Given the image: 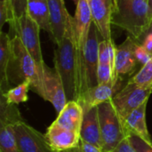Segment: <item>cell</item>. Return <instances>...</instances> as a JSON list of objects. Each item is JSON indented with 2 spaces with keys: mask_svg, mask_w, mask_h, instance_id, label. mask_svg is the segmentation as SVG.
<instances>
[{
  "mask_svg": "<svg viewBox=\"0 0 152 152\" xmlns=\"http://www.w3.org/2000/svg\"><path fill=\"white\" fill-rule=\"evenodd\" d=\"M78 147H79L81 152H104L102 151V149H101L92 143H89L86 141H83L81 139H80Z\"/></svg>",
  "mask_w": 152,
  "mask_h": 152,
  "instance_id": "29",
  "label": "cell"
},
{
  "mask_svg": "<svg viewBox=\"0 0 152 152\" xmlns=\"http://www.w3.org/2000/svg\"><path fill=\"white\" fill-rule=\"evenodd\" d=\"M118 88V84H114L113 82L99 84L86 90L77 102L81 104L84 112H86L94 107H97L100 104L111 100Z\"/></svg>",
  "mask_w": 152,
  "mask_h": 152,
  "instance_id": "14",
  "label": "cell"
},
{
  "mask_svg": "<svg viewBox=\"0 0 152 152\" xmlns=\"http://www.w3.org/2000/svg\"><path fill=\"white\" fill-rule=\"evenodd\" d=\"M61 152H81V151H80L79 147L77 146V147H76V148H73V149H70V150L64 151H61Z\"/></svg>",
  "mask_w": 152,
  "mask_h": 152,
  "instance_id": "31",
  "label": "cell"
},
{
  "mask_svg": "<svg viewBox=\"0 0 152 152\" xmlns=\"http://www.w3.org/2000/svg\"><path fill=\"white\" fill-rule=\"evenodd\" d=\"M147 4H148V7H149V12H150V16L152 19V0H146Z\"/></svg>",
  "mask_w": 152,
  "mask_h": 152,
  "instance_id": "30",
  "label": "cell"
},
{
  "mask_svg": "<svg viewBox=\"0 0 152 152\" xmlns=\"http://www.w3.org/2000/svg\"><path fill=\"white\" fill-rule=\"evenodd\" d=\"M136 43L130 37L118 46L116 47L115 53V65L113 83L118 84L121 76L128 75L134 72L138 62L135 55Z\"/></svg>",
  "mask_w": 152,
  "mask_h": 152,
  "instance_id": "11",
  "label": "cell"
},
{
  "mask_svg": "<svg viewBox=\"0 0 152 152\" xmlns=\"http://www.w3.org/2000/svg\"><path fill=\"white\" fill-rule=\"evenodd\" d=\"M151 93L152 88L141 87L129 80L126 86L112 98L115 108L122 120L125 121L132 111L150 100Z\"/></svg>",
  "mask_w": 152,
  "mask_h": 152,
  "instance_id": "7",
  "label": "cell"
},
{
  "mask_svg": "<svg viewBox=\"0 0 152 152\" xmlns=\"http://www.w3.org/2000/svg\"><path fill=\"white\" fill-rule=\"evenodd\" d=\"M143 88H152V58L130 79Z\"/></svg>",
  "mask_w": 152,
  "mask_h": 152,
  "instance_id": "22",
  "label": "cell"
},
{
  "mask_svg": "<svg viewBox=\"0 0 152 152\" xmlns=\"http://www.w3.org/2000/svg\"><path fill=\"white\" fill-rule=\"evenodd\" d=\"M97 79L98 85L113 82V69L110 64H98Z\"/></svg>",
  "mask_w": 152,
  "mask_h": 152,
  "instance_id": "23",
  "label": "cell"
},
{
  "mask_svg": "<svg viewBox=\"0 0 152 152\" xmlns=\"http://www.w3.org/2000/svg\"><path fill=\"white\" fill-rule=\"evenodd\" d=\"M134 41L137 45H142L152 54V19L141 36Z\"/></svg>",
  "mask_w": 152,
  "mask_h": 152,
  "instance_id": "24",
  "label": "cell"
},
{
  "mask_svg": "<svg viewBox=\"0 0 152 152\" xmlns=\"http://www.w3.org/2000/svg\"><path fill=\"white\" fill-rule=\"evenodd\" d=\"M137 45V44H136ZM135 55L138 62L142 64V66L145 65L152 58V54L142 45H137L135 49Z\"/></svg>",
  "mask_w": 152,
  "mask_h": 152,
  "instance_id": "27",
  "label": "cell"
},
{
  "mask_svg": "<svg viewBox=\"0 0 152 152\" xmlns=\"http://www.w3.org/2000/svg\"><path fill=\"white\" fill-rule=\"evenodd\" d=\"M53 62L54 69L63 84L68 102L77 101L81 94V70L71 16L63 37L54 50Z\"/></svg>",
  "mask_w": 152,
  "mask_h": 152,
  "instance_id": "1",
  "label": "cell"
},
{
  "mask_svg": "<svg viewBox=\"0 0 152 152\" xmlns=\"http://www.w3.org/2000/svg\"><path fill=\"white\" fill-rule=\"evenodd\" d=\"M53 34L51 38L57 45L63 37L68 20L70 17L64 0H47Z\"/></svg>",
  "mask_w": 152,
  "mask_h": 152,
  "instance_id": "15",
  "label": "cell"
},
{
  "mask_svg": "<svg viewBox=\"0 0 152 152\" xmlns=\"http://www.w3.org/2000/svg\"><path fill=\"white\" fill-rule=\"evenodd\" d=\"M42 95L41 97L47 102H50L59 113L68 102L63 84L55 69L49 68L44 64L41 74Z\"/></svg>",
  "mask_w": 152,
  "mask_h": 152,
  "instance_id": "9",
  "label": "cell"
},
{
  "mask_svg": "<svg viewBox=\"0 0 152 152\" xmlns=\"http://www.w3.org/2000/svg\"><path fill=\"white\" fill-rule=\"evenodd\" d=\"M100 36V32L93 22L90 27L84 53L83 94L89 88L98 85L97 69L99 64V44L101 42Z\"/></svg>",
  "mask_w": 152,
  "mask_h": 152,
  "instance_id": "8",
  "label": "cell"
},
{
  "mask_svg": "<svg viewBox=\"0 0 152 152\" xmlns=\"http://www.w3.org/2000/svg\"><path fill=\"white\" fill-rule=\"evenodd\" d=\"M72 1H74V2H75V3H76V4H77V3H78V1H79V0H72Z\"/></svg>",
  "mask_w": 152,
  "mask_h": 152,
  "instance_id": "32",
  "label": "cell"
},
{
  "mask_svg": "<svg viewBox=\"0 0 152 152\" xmlns=\"http://www.w3.org/2000/svg\"><path fill=\"white\" fill-rule=\"evenodd\" d=\"M46 141L54 152H61L76 148L80 142V134L61 127L53 122L45 134Z\"/></svg>",
  "mask_w": 152,
  "mask_h": 152,
  "instance_id": "13",
  "label": "cell"
},
{
  "mask_svg": "<svg viewBox=\"0 0 152 152\" xmlns=\"http://www.w3.org/2000/svg\"><path fill=\"white\" fill-rule=\"evenodd\" d=\"M14 134L21 152H54L45 135L25 122L22 118L14 124Z\"/></svg>",
  "mask_w": 152,
  "mask_h": 152,
  "instance_id": "10",
  "label": "cell"
},
{
  "mask_svg": "<svg viewBox=\"0 0 152 152\" xmlns=\"http://www.w3.org/2000/svg\"><path fill=\"white\" fill-rule=\"evenodd\" d=\"M12 20L20 18L27 12L28 0H10Z\"/></svg>",
  "mask_w": 152,
  "mask_h": 152,
  "instance_id": "26",
  "label": "cell"
},
{
  "mask_svg": "<svg viewBox=\"0 0 152 152\" xmlns=\"http://www.w3.org/2000/svg\"><path fill=\"white\" fill-rule=\"evenodd\" d=\"M11 37L7 33L1 32L0 35V85L1 93L9 90V66L12 58Z\"/></svg>",
  "mask_w": 152,
  "mask_h": 152,
  "instance_id": "20",
  "label": "cell"
},
{
  "mask_svg": "<svg viewBox=\"0 0 152 152\" xmlns=\"http://www.w3.org/2000/svg\"><path fill=\"white\" fill-rule=\"evenodd\" d=\"M83 118L84 110L81 104L77 101H69L58 113L53 123L80 134Z\"/></svg>",
  "mask_w": 152,
  "mask_h": 152,
  "instance_id": "16",
  "label": "cell"
},
{
  "mask_svg": "<svg viewBox=\"0 0 152 152\" xmlns=\"http://www.w3.org/2000/svg\"><path fill=\"white\" fill-rule=\"evenodd\" d=\"M86 1H88V2H89V1H91V0H86Z\"/></svg>",
  "mask_w": 152,
  "mask_h": 152,
  "instance_id": "33",
  "label": "cell"
},
{
  "mask_svg": "<svg viewBox=\"0 0 152 152\" xmlns=\"http://www.w3.org/2000/svg\"><path fill=\"white\" fill-rule=\"evenodd\" d=\"M151 20L146 0H115L111 24L126 30L134 40L141 36Z\"/></svg>",
  "mask_w": 152,
  "mask_h": 152,
  "instance_id": "2",
  "label": "cell"
},
{
  "mask_svg": "<svg viewBox=\"0 0 152 152\" xmlns=\"http://www.w3.org/2000/svg\"><path fill=\"white\" fill-rule=\"evenodd\" d=\"M92 20L102 39L112 40L111 20L115 8V0H91L88 2Z\"/></svg>",
  "mask_w": 152,
  "mask_h": 152,
  "instance_id": "12",
  "label": "cell"
},
{
  "mask_svg": "<svg viewBox=\"0 0 152 152\" xmlns=\"http://www.w3.org/2000/svg\"><path fill=\"white\" fill-rule=\"evenodd\" d=\"M127 137L137 152H152V145L134 134H127Z\"/></svg>",
  "mask_w": 152,
  "mask_h": 152,
  "instance_id": "25",
  "label": "cell"
},
{
  "mask_svg": "<svg viewBox=\"0 0 152 152\" xmlns=\"http://www.w3.org/2000/svg\"><path fill=\"white\" fill-rule=\"evenodd\" d=\"M80 139L102 149L98 106L84 112V118L80 131Z\"/></svg>",
  "mask_w": 152,
  "mask_h": 152,
  "instance_id": "17",
  "label": "cell"
},
{
  "mask_svg": "<svg viewBox=\"0 0 152 152\" xmlns=\"http://www.w3.org/2000/svg\"><path fill=\"white\" fill-rule=\"evenodd\" d=\"M8 23L10 25L11 31L13 32V37L18 36L20 38L24 46L31 54L42 71L45 61L41 52L39 39V31L41 28L38 24L33 20L27 12L20 18L12 20Z\"/></svg>",
  "mask_w": 152,
  "mask_h": 152,
  "instance_id": "5",
  "label": "cell"
},
{
  "mask_svg": "<svg viewBox=\"0 0 152 152\" xmlns=\"http://www.w3.org/2000/svg\"><path fill=\"white\" fill-rule=\"evenodd\" d=\"M27 13L38 24L41 29H44L52 37L53 30L47 0H28Z\"/></svg>",
  "mask_w": 152,
  "mask_h": 152,
  "instance_id": "19",
  "label": "cell"
},
{
  "mask_svg": "<svg viewBox=\"0 0 152 152\" xmlns=\"http://www.w3.org/2000/svg\"><path fill=\"white\" fill-rule=\"evenodd\" d=\"M111 152H137L126 136Z\"/></svg>",
  "mask_w": 152,
  "mask_h": 152,
  "instance_id": "28",
  "label": "cell"
},
{
  "mask_svg": "<svg viewBox=\"0 0 152 152\" xmlns=\"http://www.w3.org/2000/svg\"><path fill=\"white\" fill-rule=\"evenodd\" d=\"M148 102L149 100L143 102L134 111H132L125 119L124 126L127 134H134L144 140L146 142L152 145L151 137L146 123V110Z\"/></svg>",
  "mask_w": 152,
  "mask_h": 152,
  "instance_id": "18",
  "label": "cell"
},
{
  "mask_svg": "<svg viewBox=\"0 0 152 152\" xmlns=\"http://www.w3.org/2000/svg\"><path fill=\"white\" fill-rule=\"evenodd\" d=\"M0 106V152H21L13 126L22 117L15 104L7 103L2 94Z\"/></svg>",
  "mask_w": 152,
  "mask_h": 152,
  "instance_id": "6",
  "label": "cell"
},
{
  "mask_svg": "<svg viewBox=\"0 0 152 152\" xmlns=\"http://www.w3.org/2000/svg\"><path fill=\"white\" fill-rule=\"evenodd\" d=\"M30 89V84L28 81L25 80L20 83L15 87L10 88L4 93H1L4 96L5 102L9 104H20L28 101V92Z\"/></svg>",
  "mask_w": 152,
  "mask_h": 152,
  "instance_id": "21",
  "label": "cell"
},
{
  "mask_svg": "<svg viewBox=\"0 0 152 152\" xmlns=\"http://www.w3.org/2000/svg\"><path fill=\"white\" fill-rule=\"evenodd\" d=\"M98 113L102 151L111 152L127 136L124 121L119 117L112 99L100 104L98 106Z\"/></svg>",
  "mask_w": 152,
  "mask_h": 152,
  "instance_id": "3",
  "label": "cell"
},
{
  "mask_svg": "<svg viewBox=\"0 0 152 152\" xmlns=\"http://www.w3.org/2000/svg\"><path fill=\"white\" fill-rule=\"evenodd\" d=\"M12 58L10 65L14 66L17 75L21 79V82L27 80L30 84V90L42 95L41 74L42 71L38 68L37 62L24 46L20 38L14 36L11 39Z\"/></svg>",
  "mask_w": 152,
  "mask_h": 152,
  "instance_id": "4",
  "label": "cell"
}]
</instances>
